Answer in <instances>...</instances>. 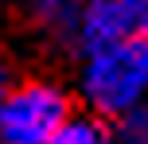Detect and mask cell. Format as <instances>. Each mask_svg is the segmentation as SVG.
<instances>
[{
	"instance_id": "5b68a950",
	"label": "cell",
	"mask_w": 148,
	"mask_h": 144,
	"mask_svg": "<svg viewBox=\"0 0 148 144\" xmlns=\"http://www.w3.org/2000/svg\"><path fill=\"white\" fill-rule=\"evenodd\" d=\"M51 144H113V140H109V132H105L101 121H94V117H70L55 132Z\"/></svg>"
},
{
	"instance_id": "6da1fadb",
	"label": "cell",
	"mask_w": 148,
	"mask_h": 144,
	"mask_svg": "<svg viewBox=\"0 0 148 144\" xmlns=\"http://www.w3.org/2000/svg\"><path fill=\"white\" fill-rule=\"evenodd\" d=\"M82 93L97 113L125 117L148 101V35L82 51Z\"/></svg>"
},
{
	"instance_id": "3957f363",
	"label": "cell",
	"mask_w": 148,
	"mask_h": 144,
	"mask_svg": "<svg viewBox=\"0 0 148 144\" xmlns=\"http://www.w3.org/2000/svg\"><path fill=\"white\" fill-rule=\"evenodd\" d=\"M129 35H136V31H133L125 0H86L78 31H74V39L82 43V51H94V47L117 43V39H129Z\"/></svg>"
},
{
	"instance_id": "52a82bcc",
	"label": "cell",
	"mask_w": 148,
	"mask_h": 144,
	"mask_svg": "<svg viewBox=\"0 0 148 144\" xmlns=\"http://www.w3.org/2000/svg\"><path fill=\"white\" fill-rule=\"evenodd\" d=\"M125 8H129V20H133V31L148 35V0H125Z\"/></svg>"
},
{
	"instance_id": "7a4b0ae2",
	"label": "cell",
	"mask_w": 148,
	"mask_h": 144,
	"mask_svg": "<svg viewBox=\"0 0 148 144\" xmlns=\"http://www.w3.org/2000/svg\"><path fill=\"white\" fill-rule=\"evenodd\" d=\"M70 121V101L51 82H23L0 105V144H51Z\"/></svg>"
},
{
	"instance_id": "277c9868",
	"label": "cell",
	"mask_w": 148,
	"mask_h": 144,
	"mask_svg": "<svg viewBox=\"0 0 148 144\" xmlns=\"http://www.w3.org/2000/svg\"><path fill=\"white\" fill-rule=\"evenodd\" d=\"M82 8H86V0H35L39 23L59 31V35H66V39H74V31H78Z\"/></svg>"
},
{
	"instance_id": "ba28073f",
	"label": "cell",
	"mask_w": 148,
	"mask_h": 144,
	"mask_svg": "<svg viewBox=\"0 0 148 144\" xmlns=\"http://www.w3.org/2000/svg\"><path fill=\"white\" fill-rule=\"evenodd\" d=\"M4 98H8V90H4V70H0V105H4Z\"/></svg>"
},
{
	"instance_id": "8992f818",
	"label": "cell",
	"mask_w": 148,
	"mask_h": 144,
	"mask_svg": "<svg viewBox=\"0 0 148 144\" xmlns=\"http://www.w3.org/2000/svg\"><path fill=\"white\" fill-rule=\"evenodd\" d=\"M117 144H148V101L129 109L117 125Z\"/></svg>"
}]
</instances>
